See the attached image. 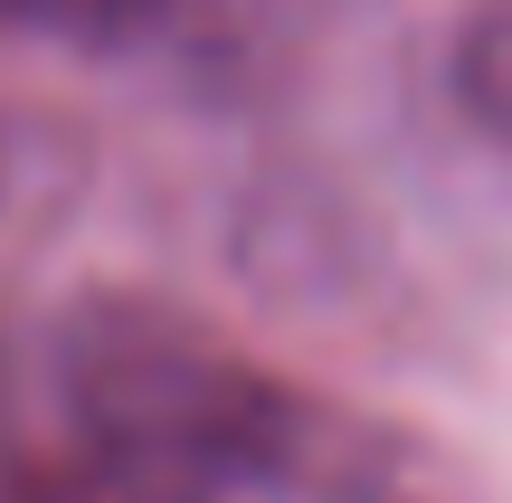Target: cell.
I'll return each mask as SVG.
<instances>
[{"label":"cell","instance_id":"6da1fadb","mask_svg":"<svg viewBox=\"0 0 512 503\" xmlns=\"http://www.w3.org/2000/svg\"><path fill=\"white\" fill-rule=\"evenodd\" d=\"M456 86H465V105H475V124L512 143V19H484L456 48Z\"/></svg>","mask_w":512,"mask_h":503}]
</instances>
